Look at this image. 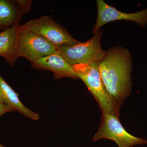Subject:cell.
<instances>
[{
  "label": "cell",
  "mask_w": 147,
  "mask_h": 147,
  "mask_svg": "<svg viewBox=\"0 0 147 147\" xmlns=\"http://www.w3.org/2000/svg\"><path fill=\"white\" fill-rule=\"evenodd\" d=\"M21 26L24 29L44 37L57 48L64 45H75L80 42L74 38L65 28L48 15L30 20Z\"/></svg>",
  "instance_id": "5b68a950"
},
{
  "label": "cell",
  "mask_w": 147,
  "mask_h": 147,
  "mask_svg": "<svg viewBox=\"0 0 147 147\" xmlns=\"http://www.w3.org/2000/svg\"><path fill=\"white\" fill-rule=\"evenodd\" d=\"M99 64L91 65L77 64L73 67L79 79L85 83L97 101L102 113L111 114L119 117L120 106L113 100L106 90L100 76Z\"/></svg>",
  "instance_id": "7a4b0ae2"
},
{
  "label": "cell",
  "mask_w": 147,
  "mask_h": 147,
  "mask_svg": "<svg viewBox=\"0 0 147 147\" xmlns=\"http://www.w3.org/2000/svg\"><path fill=\"white\" fill-rule=\"evenodd\" d=\"M24 14L17 0H0V30L19 24Z\"/></svg>",
  "instance_id": "8fae6325"
},
{
  "label": "cell",
  "mask_w": 147,
  "mask_h": 147,
  "mask_svg": "<svg viewBox=\"0 0 147 147\" xmlns=\"http://www.w3.org/2000/svg\"><path fill=\"white\" fill-rule=\"evenodd\" d=\"M102 30L99 29L90 39L73 45L58 47L59 53L71 65L77 64L91 65L100 63L107 55V52L101 47Z\"/></svg>",
  "instance_id": "3957f363"
},
{
  "label": "cell",
  "mask_w": 147,
  "mask_h": 147,
  "mask_svg": "<svg viewBox=\"0 0 147 147\" xmlns=\"http://www.w3.org/2000/svg\"><path fill=\"white\" fill-rule=\"evenodd\" d=\"M24 11V14L28 13L31 9L32 1L31 0H17Z\"/></svg>",
  "instance_id": "7c38bea8"
},
{
  "label": "cell",
  "mask_w": 147,
  "mask_h": 147,
  "mask_svg": "<svg viewBox=\"0 0 147 147\" xmlns=\"http://www.w3.org/2000/svg\"><path fill=\"white\" fill-rule=\"evenodd\" d=\"M19 24L0 32V57L11 67L18 59L17 37Z\"/></svg>",
  "instance_id": "9c48e42d"
},
{
  "label": "cell",
  "mask_w": 147,
  "mask_h": 147,
  "mask_svg": "<svg viewBox=\"0 0 147 147\" xmlns=\"http://www.w3.org/2000/svg\"><path fill=\"white\" fill-rule=\"evenodd\" d=\"M98 65L103 85L112 98L121 106L132 86V57L126 48L115 46L108 49Z\"/></svg>",
  "instance_id": "6da1fadb"
},
{
  "label": "cell",
  "mask_w": 147,
  "mask_h": 147,
  "mask_svg": "<svg viewBox=\"0 0 147 147\" xmlns=\"http://www.w3.org/2000/svg\"><path fill=\"white\" fill-rule=\"evenodd\" d=\"M14 111L10 106L0 102V116L8 112Z\"/></svg>",
  "instance_id": "4fadbf2b"
},
{
  "label": "cell",
  "mask_w": 147,
  "mask_h": 147,
  "mask_svg": "<svg viewBox=\"0 0 147 147\" xmlns=\"http://www.w3.org/2000/svg\"><path fill=\"white\" fill-rule=\"evenodd\" d=\"M18 57L26 58L31 63L40 58L58 52V48L45 37L19 26L17 37Z\"/></svg>",
  "instance_id": "277c9868"
},
{
  "label": "cell",
  "mask_w": 147,
  "mask_h": 147,
  "mask_svg": "<svg viewBox=\"0 0 147 147\" xmlns=\"http://www.w3.org/2000/svg\"><path fill=\"white\" fill-rule=\"evenodd\" d=\"M0 147H5V146H3L0 143Z\"/></svg>",
  "instance_id": "5bb4252c"
},
{
  "label": "cell",
  "mask_w": 147,
  "mask_h": 147,
  "mask_svg": "<svg viewBox=\"0 0 147 147\" xmlns=\"http://www.w3.org/2000/svg\"><path fill=\"white\" fill-rule=\"evenodd\" d=\"M32 67L41 70H48L53 72L55 79L64 77L78 79L79 77L73 66L68 63L59 51L40 58L31 63Z\"/></svg>",
  "instance_id": "ba28073f"
},
{
  "label": "cell",
  "mask_w": 147,
  "mask_h": 147,
  "mask_svg": "<svg viewBox=\"0 0 147 147\" xmlns=\"http://www.w3.org/2000/svg\"><path fill=\"white\" fill-rule=\"evenodd\" d=\"M103 139L113 141L119 147H132L147 144V140L127 132L121 123L119 117L105 113H102L100 127L93 137L94 142Z\"/></svg>",
  "instance_id": "8992f818"
},
{
  "label": "cell",
  "mask_w": 147,
  "mask_h": 147,
  "mask_svg": "<svg viewBox=\"0 0 147 147\" xmlns=\"http://www.w3.org/2000/svg\"><path fill=\"white\" fill-rule=\"evenodd\" d=\"M0 102L8 105L14 111H17L24 116L34 120L38 119L39 116L27 108L21 102L18 94L3 79L0 75Z\"/></svg>",
  "instance_id": "30bf717a"
},
{
  "label": "cell",
  "mask_w": 147,
  "mask_h": 147,
  "mask_svg": "<svg viewBox=\"0 0 147 147\" xmlns=\"http://www.w3.org/2000/svg\"><path fill=\"white\" fill-rule=\"evenodd\" d=\"M96 3L97 16L93 30V33L105 24L117 20L133 21L143 28L147 24V7L138 12L127 13L117 10L103 0H97Z\"/></svg>",
  "instance_id": "52a82bcc"
}]
</instances>
